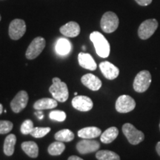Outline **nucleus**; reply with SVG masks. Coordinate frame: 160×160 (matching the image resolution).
Here are the masks:
<instances>
[{"mask_svg":"<svg viewBox=\"0 0 160 160\" xmlns=\"http://www.w3.org/2000/svg\"><path fill=\"white\" fill-rule=\"evenodd\" d=\"M90 39L94 45L96 52L100 57L107 58L110 54L111 47L105 37L98 31H94L91 33Z\"/></svg>","mask_w":160,"mask_h":160,"instance_id":"1","label":"nucleus"},{"mask_svg":"<svg viewBox=\"0 0 160 160\" xmlns=\"http://www.w3.org/2000/svg\"><path fill=\"white\" fill-rule=\"evenodd\" d=\"M50 93L53 96V99L60 102H65L68 99V89L66 83L60 80L59 78L55 77L53 79V85L49 88Z\"/></svg>","mask_w":160,"mask_h":160,"instance_id":"2","label":"nucleus"},{"mask_svg":"<svg viewBox=\"0 0 160 160\" xmlns=\"http://www.w3.org/2000/svg\"><path fill=\"white\" fill-rule=\"evenodd\" d=\"M119 20L117 15L113 12L108 11L104 13L100 22L101 28L105 33H111L118 28Z\"/></svg>","mask_w":160,"mask_h":160,"instance_id":"3","label":"nucleus"},{"mask_svg":"<svg viewBox=\"0 0 160 160\" xmlns=\"http://www.w3.org/2000/svg\"><path fill=\"white\" fill-rule=\"evenodd\" d=\"M151 81V74L149 71H140L136 76L134 81H133V89L138 93H143L149 88Z\"/></svg>","mask_w":160,"mask_h":160,"instance_id":"4","label":"nucleus"},{"mask_svg":"<svg viewBox=\"0 0 160 160\" xmlns=\"http://www.w3.org/2000/svg\"><path fill=\"white\" fill-rule=\"evenodd\" d=\"M122 132L131 145H138L145 139V135L132 124L125 123L122 126Z\"/></svg>","mask_w":160,"mask_h":160,"instance_id":"5","label":"nucleus"},{"mask_svg":"<svg viewBox=\"0 0 160 160\" xmlns=\"http://www.w3.org/2000/svg\"><path fill=\"white\" fill-rule=\"evenodd\" d=\"M45 39L43 37H36L31 42L26 51V58L28 59H34L35 58H37L45 48Z\"/></svg>","mask_w":160,"mask_h":160,"instance_id":"6","label":"nucleus"},{"mask_svg":"<svg viewBox=\"0 0 160 160\" xmlns=\"http://www.w3.org/2000/svg\"><path fill=\"white\" fill-rule=\"evenodd\" d=\"M158 28V22L155 19H150L144 21L138 30V35L140 39H148L155 33Z\"/></svg>","mask_w":160,"mask_h":160,"instance_id":"7","label":"nucleus"},{"mask_svg":"<svg viewBox=\"0 0 160 160\" xmlns=\"http://www.w3.org/2000/svg\"><path fill=\"white\" fill-rule=\"evenodd\" d=\"M9 36L12 39L18 40L22 38L26 32V24L22 19H16L9 25Z\"/></svg>","mask_w":160,"mask_h":160,"instance_id":"8","label":"nucleus"},{"mask_svg":"<svg viewBox=\"0 0 160 160\" xmlns=\"http://www.w3.org/2000/svg\"><path fill=\"white\" fill-rule=\"evenodd\" d=\"M135 107V100L128 95L120 96L116 102V110L119 113H128L133 111Z\"/></svg>","mask_w":160,"mask_h":160,"instance_id":"9","label":"nucleus"},{"mask_svg":"<svg viewBox=\"0 0 160 160\" xmlns=\"http://www.w3.org/2000/svg\"><path fill=\"white\" fill-rule=\"evenodd\" d=\"M28 102V95L25 91H21L15 96L11 102L12 111L18 113L25 108Z\"/></svg>","mask_w":160,"mask_h":160,"instance_id":"10","label":"nucleus"},{"mask_svg":"<svg viewBox=\"0 0 160 160\" xmlns=\"http://www.w3.org/2000/svg\"><path fill=\"white\" fill-rule=\"evenodd\" d=\"M100 144L96 140L84 139L77 144V149L81 154L93 153L99 150Z\"/></svg>","mask_w":160,"mask_h":160,"instance_id":"11","label":"nucleus"},{"mask_svg":"<svg viewBox=\"0 0 160 160\" xmlns=\"http://www.w3.org/2000/svg\"><path fill=\"white\" fill-rule=\"evenodd\" d=\"M72 105L79 111H88L93 108V103L91 98L86 96H76L72 100Z\"/></svg>","mask_w":160,"mask_h":160,"instance_id":"12","label":"nucleus"},{"mask_svg":"<svg viewBox=\"0 0 160 160\" xmlns=\"http://www.w3.org/2000/svg\"><path fill=\"white\" fill-rule=\"evenodd\" d=\"M99 68L106 79L113 80L118 77L119 70L114 65L109 62H102L99 64Z\"/></svg>","mask_w":160,"mask_h":160,"instance_id":"13","label":"nucleus"},{"mask_svg":"<svg viewBox=\"0 0 160 160\" xmlns=\"http://www.w3.org/2000/svg\"><path fill=\"white\" fill-rule=\"evenodd\" d=\"M82 83L88 88L93 91H97L102 87V81L95 75L92 73H88L84 75L81 79Z\"/></svg>","mask_w":160,"mask_h":160,"instance_id":"14","label":"nucleus"},{"mask_svg":"<svg viewBox=\"0 0 160 160\" xmlns=\"http://www.w3.org/2000/svg\"><path fill=\"white\" fill-rule=\"evenodd\" d=\"M60 33L67 37H76L80 33V27L76 22H69L62 26L59 29Z\"/></svg>","mask_w":160,"mask_h":160,"instance_id":"15","label":"nucleus"},{"mask_svg":"<svg viewBox=\"0 0 160 160\" xmlns=\"http://www.w3.org/2000/svg\"><path fill=\"white\" fill-rule=\"evenodd\" d=\"M79 64L83 68L90 70V71H95L97 69V65L94 59L89 53H80L78 56Z\"/></svg>","mask_w":160,"mask_h":160,"instance_id":"16","label":"nucleus"},{"mask_svg":"<svg viewBox=\"0 0 160 160\" xmlns=\"http://www.w3.org/2000/svg\"><path fill=\"white\" fill-rule=\"evenodd\" d=\"M58 105L57 101L55 99H50V98H43L39 100H37L33 105V108L36 110H48L55 108Z\"/></svg>","mask_w":160,"mask_h":160,"instance_id":"17","label":"nucleus"},{"mask_svg":"<svg viewBox=\"0 0 160 160\" xmlns=\"http://www.w3.org/2000/svg\"><path fill=\"white\" fill-rule=\"evenodd\" d=\"M102 134V131L99 128L97 127H87L79 130L78 131V136L83 139H91L97 138Z\"/></svg>","mask_w":160,"mask_h":160,"instance_id":"18","label":"nucleus"},{"mask_svg":"<svg viewBox=\"0 0 160 160\" xmlns=\"http://www.w3.org/2000/svg\"><path fill=\"white\" fill-rule=\"evenodd\" d=\"M118 135H119V131H118L117 128L111 127L102 133L100 140H101L102 142L105 144H109L114 141L117 139Z\"/></svg>","mask_w":160,"mask_h":160,"instance_id":"19","label":"nucleus"},{"mask_svg":"<svg viewBox=\"0 0 160 160\" xmlns=\"http://www.w3.org/2000/svg\"><path fill=\"white\" fill-rule=\"evenodd\" d=\"M22 149L23 151L31 158H37L39 154V148L34 142H24L22 143Z\"/></svg>","mask_w":160,"mask_h":160,"instance_id":"20","label":"nucleus"},{"mask_svg":"<svg viewBox=\"0 0 160 160\" xmlns=\"http://www.w3.org/2000/svg\"><path fill=\"white\" fill-rule=\"evenodd\" d=\"M16 142H17V137L14 134H9L5 138L3 150L6 156L10 157L13 154Z\"/></svg>","mask_w":160,"mask_h":160,"instance_id":"21","label":"nucleus"},{"mask_svg":"<svg viewBox=\"0 0 160 160\" xmlns=\"http://www.w3.org/2000/svg\"><path fill=\"white\" fill-rule=\"evenodd\" d=\"M71 49V42L65 38H60L58 39L57 45H56V51L59 55L65 56L70 53Z\"/></svg>","mask_w":160,"mask_h":160,"instance_id":"22","label":"nucleus"},{"mask_svg":"<svg viewBox=\"0 0 160 160\" xmlns=\"http://www.w3.org/2000/svg\"><path fill=\"white\" fill-rule=\"evenodd\" d=\"M55 139L59 142H71L74 139V133L68 129H63L55 133Z\"/></svg>","mask_w":160,"mask_h":160,"instance_id":"23","label":"nucleus"},{"mask_svg":"<svg viewBox=\"0 0 160 160\" xmlns=\"http://www.w3.org/2000/svg\"><path fill=\"white\" fill-rule=\"evenodd\" d=\"M65 149V144H63L62 142L57 141L51 143L49 145L48 151L49 154H51V156H59L63 153Z\"/></svg>","mask_w":160,"mask_h":160,"instance_id":"24","label":"nucleus"},{"mask_svg":"<svg viewBox=\"0 0 160 160\" xmlns=\"http://www.w3.org/2000/svg\"><path fill=\"white\" fill-rule=\"evenodd\" d=\"M98 160H120L119 156L111 151H99L96 154Z\"/></svg>","mask_w":160,"mask_h":160,"instance_id":"25","label":"nucleus"},{"mask_svg":"<svg viewBox=\"0 0 160 160\" xmlns=\"http://www.w3.org/2000/svg\"><path fill=\"white\" fill-rule=\"evenodd\" d=\"M51 131V128H33L31 132V134L32 137L35 138H42L47 135L49 132Z\"/></svg>","mask_w":160,"mask_h":160,"instance_id":"26","label":"nucleus"},{"mask_svg":"<svg viewBox=\"0 0 160 160\" xmlns=\"http://www.w3.org/2000/svg\"><path fill=\"white\" fill-rule=\"evenodd\" d=\"M33 122L31 119H26L23 122L21 125V132L24 135H28L31 133L32 130L33 129Z\"/></svg>","mask_w":160,"mask_h":160,"instance_id":"27","label":"nucleus"},{"mask_svg":"<svg viewBox=\"0 0 160 160\" xmlns=\"http://www.w3.org/2000/svg\"><path fill=\"white\" fill-rule=\"evenodd\" d=\"M13 123L7 120H0V134H6L13 129Z\"/></svg>","mask_w":160,"mask_h":160,"instance_id":"28","label":"nucleus"},{"mask_svg":"<svg viewBox=\"0 0 160 160\" xmlns=\"http://www.w3.org/2000/svg\"><path fill=\"white\" fill-rule=\"evenodd\" d=\"M49 117L58 122H64L66 119V113L62 111H53L50 113Z\"/></svg>","mask_w":160,"mask_h":160,"instance_id":"29","label":"nucleus"},{"mask_svg":"<svg viewBox=\"0 0 160 160\" xmlns=\"http://www.w3.org/2000/svg\"><path fill=\"white\" fill-rule=\"evenodd\" d=\"M139 5L147 6L152 2V0H135Z\"/></svg>","mask_w":160,"mask_h":160,"instance_id":"30","label":"nucleus"},{"mask_svg":"<svg viewBox=\"0 0 160 160\" xmlns=\"http://www.w3.org/2000/svg\"><path fill=\"white\" fill-rule=\"evenodd\" d=\"M35 114L37 117H38V119L39 120H42L43 119L44 117V115H43V113L42 112V111H39V110H37V111L35 112Z\"/></svg>","mask_w":160,"mask_h":160,"instance_id":"31","label":"nucleus"},{"mask_svg":"<svg viewBox=\"0 0 160 160\" xmlns=\"http://www.w3.org/2000/svg\"><path fill=\"white\" fill-rule=\"evenodd\" d=\"M68 160H84L82 159V158H80L79 157H77V156H71V157H70L68 158Z\"/></svg>","mask_w":160,"mask_h":160,"instance_id":"32","label":"nucleus"},{"mask_svg":"<svg viewBox=\"0 0 160 160\" xmlns=\"http://www.w3.org/2000/svg\"><path fill=\"white\" fill-rule=\"evenodd\" d=\"M156 150H157V153L159 155V157H160V142H159L157 144V146H156Z\"/></svg>","mask_w":160,"mask_h":160,"instance_id":"33","label":"nucleus"},{"mask_svg":"<svg viewBox=\"0 0 160 160\" xmlns=\"http://www.w3.org/2000/svg\"><path fill=\"white\" fill-rule=\"evenodd\" d=\"M3 112V106L0 103V114H2V113Z\"/></svg>","mask_w":160,"mask_h":160,"instance_id":"34","label":"nucleus"},{"mask_svg":"<svg viewBox=\"0 0 160 160\" xmlns=\"http://www.w3.org/2000/svg\"><path fill=\"white\" fill-rule=\"evenodd\" d=\"M74 95H75V96H77V95H78V93H77V92H75V93H74Z\"/></svg>","mask_w":160,"mask_h":160,"instance_id":"35","label":"nucleus"},{"mask_svg":"<svg viewBox=\"0 0 160 160\" xmlns=\"http://www.w3.org/2000/svg\"><path fill=\"white\" fill-rule=\"evenodd\" d=\"M82 49H83V50H85V45L82 46Z\"/></svg>","mask_w":160,"mask_h":160,"instance_id":"36","label":"nucleus"},{"mask_svg":"<svg viewBox=\"0 0 160 160\" xmlns=\"http://www.w3.org/2000/svg\"><path fill=\"white\" fill-rule=\"evenodd\" d=\"M1 19H2V17H1V15H0V21H1Z\"/></svg>","mask_w":160,"mask_h":160,"instance_id":"37","label":"nucleus"},{"mask_svg":"<svg viewBox=\"0 0 160 160\" xmlns=\"http://www.w3.org/2000/svg\"><path fill=\"white\" fill-rule=\"evenodd\" d=\"M159 128H160V123H159Z\"/></svg>","mask_w":160,"mask_h":160,"instance_id":"38","label":"nucleus"}]
</instances>
